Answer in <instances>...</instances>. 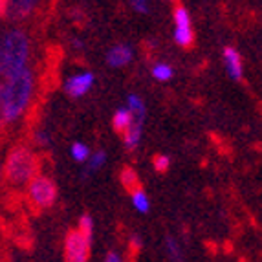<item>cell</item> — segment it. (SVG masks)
<instances>
[{
	"instance_id": "obj_19",
	"label": "cell",
	"mask_w": 262,
	"mask_h": 262,
	"mask_svg": "<svg viewBox=\"0 0 262 262\" xmlns=\"http://www.w3.org/2000/svg\"><path fill=\"white\" fill-rule=\"evenodd\" d=\"M165 249H167V255H169L172 260H182V258H184L182 248H180V244L172 238V236H167L165 238Z\"/></svg>"
},
{
	"instance_id": "obj_25",
	"label": "cell",
	"mask_w": 262,
	"mask_h": 262,
	"mask_svg": "<svg viewBox=\"0 0 262 262\" xmlns=\"http://www.w3.org/2000/svg\"><path fill=\"white\" fill-rule=\"evenodd\" d=\"M35 141L39 145H42V147H46V145L50 143V134H48V132H37V134H35Z\"/></svg>"
},
{
	"instance_id": "obj_8",
	"label": "cell",
	"mask_w": 262,
	"mask_h": 262,
	"mask_svg": "<svg viewBox=\"0 0 262 262\" xmlns=\"http://www.w3.org/2000/svg\"><path fill=\"white\" fill-rule=\"evenodd\" d=\"M40 0H6V11L11 20H22L37 8Z\"/></svg>"
},
{
	"instance_id": "obj_28",
	"label": "cell",
	"mask_w": 262,
	"mask_h": 262,
	"mask_svg": "<svg viewBox=\"0 0 262 262\" xmlns=\"http://www.w3.org/2000/svg\"><path fill=\"white\" fill-rule=\"evenodd\" d=\"M169 2H174V0H169Z\"/></svg>"
},
{
	"instance_id": "obj_7",
	"label": "cell",
	"mask_w": 262,
	"mask_h": 262,
	"mask_svg": "<svg viewBox=\"0 0 262 262\" xmlns=\"http://www.w3.org/2000/svg\"><path fill=\"white\" fill-rule=\"evenodd\" d=\"M94 83H96V75L92 72H81V74H74L64 81V92L70 97L77 99V97L86 96L92 90Z\"/></svg>"
},
{
	"instance_id": "obj_13",
	"label": "cell",
	"mask_w": 262,
	"mask_h": 262,
	"mask_svg": "<svg viewBox=\"0 0 262 262\" xmlns=\"http://www.w3.org/2000/svg\"><path fill=\"white\" fill-rule=\"evenodd\" d=\"M106 163V152L105 150H96L94 154H90L86 162H84V170H83V176L88 178V176L96 174L97 170Z\"/></svg>"
},
{
	"instance_id": "obj_17",
	"label": "cell",
	"mask_w": 262,
	"mask_h": 262,
	"mask_svg": "<svg viewBox=\"0 0 262 262\" xmlns=\"http://www.w3.org/2000/svg\"><path fill=\"white\" fill-rule=\"evenodd\" d=\"M119 180H121V185L127 189L128 192L134 191V189H138V187H141L140 178H138V172H136L134 169H130V167H125V169L121 170Z\"/></svg>"
},
{
	"instance_id": "obj_6",
	"label": "cell",
	"mask_w": 262,
	"mask_h": 262,
	"mask_svg": "<svg viewBox=\"0 0 262 262\" xmlns=\"http://www.w3.org/2000/svg\"><path fill=\"white\" fill-rule=\"evenodd\" d=\"M194 40L192 22L189 17V11L182 6L174 9V42L182 48H189Z\"/></svg>"
},
{
	"instance_id": "obj_16",
	"label": "cell",
	"mask_w": 262,
	"mask_h": 262,
	"mask_svg": "<svg viewBox=\"0 0 262 262\" xmlns=\"http://www.w3.org/2000/svg\"><path fill=\"white\" fill-rule=\"evenodd\" d=\"M150 75H152L156 81H160V83H165V81L172 79L174 70H172V66H170L169 62H156V64H152V68H150Z\"/></svg>"
},
{
	"instance_id": "obj_2",
	"label": "cell",
	"mask_w": 262,
	"mask_h": 262,
	"mask_svg": "<svg viewBox=\"0 0 262 262\" xmlns=\"http://www.w3.org/2000/svg\"><path fill=\"white\" fill-rule=\"evenodd\" d=\"M30 40L20 30H9L0 37V77L6 79L26 68Z\"/></svg>"
},
{
	"instance_id": "obj_24",
	"label": "cell",
	"mask_w": 262,
	"mask_h": 262,
	"mask_svg": "<svg viewBox=\"0 0 262 262\" xmlns=\"http://www.w3.org/2000/svg\"><path fill=\"white\" fill-rule=\"evenodd\" d=\"M128 248H130V253L132 255H138V253H140V251H141V238H140V236H138V235H132Z\"/></svg>"
},
{
	"instance_id": "obj_22",
	"label": "cell",
	"mask_w": 262,
	"mask_h": 262,
	"mask_svg": "<svg viewBox=\"0 0 262 262\" xmlns=\"http://www.w3.org/2000/svg\"><path fill=\"white\" fill-rule=\"evenodd\" d=\"M8 125V114H6V97H4V84L0 83V130Z\"/></svg>"
},
{
	"instance_id": "obj_18",
	"label": "cell",
	"mask_w": 262,
	"mask_h": 262,
	"mask_svg": "<svg viewBox=\"0 0 262 262\" xmlns=\"http://www.w3.org/2000/svg\"><path fill=\"white\" fill-rule=\"evenodd\" d=\"M70 156L77 163H84L90 158V149H88V145L81 143V141H75L70 147Z\"/></svg>"
},
{
	"instance_id": "obj_23",
	"label": "cell",
	"mask_w": 262,
	"mask_h": 262,
	"mask_svg": "<svg viewBox=\"0 0 262 262\" xmlns=\"http://www.w3.org/2000/svg\"><path fill=\"white\" fill-rule=\"evenodd\" d=\"M132 8L134 11L141 15H147L149 13V0H132Z\"/></svg>"
},
{
	"instance_id": "obj_3",
	"label": "cell",
	"mask_w": 262,
	"mask_h": 262,
	"mask_svg": "<svg viewBox=\"0 0 262 262\" xmlns=\"http://www.w3.org/2000/svg\"><path fill=\"white\" fill-rule=\"evenodd\" d=\"M37 170H39L37 154L28 149L26 145H17L9 150L4 163V176L11 185L15 187L28 185V182L37 174Z\"/></svg>"
},
{
	"instance_id": "obj_15",
	"label": "cell",
	"mask_w": 262,
	"mask_h": 262,
	"mask_svg": "<svg viewBox=\"0 0 262 262\" xmlns=\"http://www.w3.org/2000/svg\"><path fill=\"white\" fill-rule=\"evenodd\" d=\"M127 106L130 108L132 116H134L136 119H143L147 118V108H145V103L143 99H141L138 94H130V96L127 97Z\"/></svg>"
},
{
	"instance_id": "obj_20",
	"label": "cell",
	"mask_w": 262,
	"mask_h": 262,
	"mask_svg": "<svg viewBox=\"0 0 262 262\" xmlns=\"http://www.w3.org/2000/svg\"><path fill=\"white\" fill-rule=\"evenodd\" d=\"M79 229L84 233L86 236L92 238V233H94V220L90 214H83L81 219H79Z\"/></svg>"
},
{
	"instance_id": "obj_11",
	"label": "cell",
	"mask_w": 262,
	"mask_h": 262,
	"mask_svg": "<svg viewBox=\"0 0 262 262\" xmlns=\"http://www.w3.org/2000/svg\"><path fill=\"white\" fill-rule=\"evenodd\" d=\"M143 119H132L130 127L127 128V130L123 132V143H125V147H127L128 150H134L138 149V145H140L141 141V134H143Z\"/></svg>"
},
{
	"instance_id": "obj_21",
	"label": "cell",
	"mask_w": 262,
	"mask_h": 262,
	"mask_svg": "<svg viewBox=\"0 0 262 262\" xmlns=\"http://www.w3.org/2000/svg\"><path fill=\"white\" fill-rule=\"evenodd\" d=\"M152 163H154V169H156L158 172H165V170H169V167H170V158L165 156V154H158V156H154Z\"/></svg>"
},
{
	"instance_id": "obj_14",
	"label": "cell",
	"mask_w": 262,
	"mask_h": 262,
	"mask_svg": "<svg viewBox=\"0 0 262 262\" xmlns=\"http://www.w3.org/2000/svg\"><path fill=\"white\" fill-rule=\"evenodd\" d=\"M130 200H132V206H134V209L138 211V213L147 214L150 211V200H149V196H147V192L141 187L130 191Z\"/></svg>"
},
{
	"instance_id": "obj_4",
	"label": "cell",
	"mask_w": 262,
	"mask_h": 262,
	"mask_svg": "<svg viewBox=\"0 0 262 262\" xmlns=\"http://www.w3.org/2000/svg\"><path fill=\"white\" fill-rule=\"evenodd\" d=\"M28 200L39 209L52 207L53 202L57 200V185L48 176L35 174L28 182Z\"/></svg>"
},
{
	"instance_id": "obj_27",
	"label": "cell",
	"mask_w": 262,
	"mask_h": 262,
	"mask_svg": "<svg viewBox=\"0 0 262 262\" xmlns=\"http://www.w3.org/2000/svg\"><path fill=\"white\" fill-rule=\"evenodd\" d=\"M6 11V0H0V13H4Z\"/></svg>"
},
{
	"instance_id": "obj_5",
	"label": "cell",
	"mask_w": 262,
	"mask_h": 262,
	"mask_svg": "<svg viewBox=\"0 0 262 262\" xmlns=\"http://www.w3.org/2000/svg\"><path fill=\"white\" fill-rule=\"evenodd\" d=\"M92 238L84 235L81 229H72L64 238V257L70 262H84L90 257Z\"/></svg>"
},
{
	"instance_id": "obj_26",
	"label": "cell",
	"mask_w": 262,
	"mask_h": 262,
	"mask_svg": "<svg viewBox=\"0 0 262 262\" xmlns=\"http://www.w3.org/2000/svg\"><path fill=\"white\" fill-rule=\"evenodd\" d=\"M105 260L106 262H119V260H121V255H119V253H112V251H110V253L105 257Z\"/></svg>"
},
{
	"instance_id": "obj_10",
	"label": "cell",
	"mask_w": 262,
	"mask_h": 262,
	"mask_svg": "<svg viewBox=\"0 0 262 262\" xmlns=\"http://www.w3.org/2000/svg\"><path fill=\"white\" fill-rule=\"evenodd\" d=\"M224 66H226V72L229 74V77L238 81L242 79V72H244V64H242V57L238 53V50L233 48V46H227L222 53Z\"/></svg>"
},
{
	"instance_id": "obj_12",
	"label": "cell",
	"mask_w": 262,
	"mask_h": 262,
	"mask_svg": "<svg viewBox=\"0 0 262 262\" xmlns=\"http://www.w3.org/2000/svg\"><path fill=\"white\" fill-rule=\"evenodd\" d=\"M132 119H134V116H132V112H130L128 106H125V108H118L116 112H114V118H112L114 130L118 132V134H123V132L130 127Z\"/></svg>"
},
{
	"instance_id": "obj_1",
	"label": "cell",
	"mask_w": 262,
	"mask_h": 262,
	"mask_svg": "<svg viewBox=\"0 0 262 262\" xmlns=\"http://www.w3.org/2000/svg\"><path fill=\"white\" fill-rule=\"evenodd\" d=\"M4 97L8 123H13L26 112L33 96V72L30 68H22L17 74L4 79Z\"/></svg>"
},
{
	"instance_id": "obj_9",
	"label": "cell",
	"mask_w": 262,
	"mask_h": 262,
	"mask_svg": "<svg viewBox=\"0 0 262 262\" xmlns=\"http://www.w3.org/2000/svg\"><path fill=\"white\" fill-rule=\"evenodd\" d=\"M132 57H134V53H132L130 46H127V44H114L112 48L106 52V64L110 68H123V66L130 64Z\"/></svg>"
},
{
	"instance_id": "obj_29",
	"label": "cell",
	"mask_w": 262,
	"mask_h": 262,
	"mask_svg": "<svg viewBox=\"0 0 262 262\" xmlns=\"http://www.w3.org/2000/svg\"><path fill=\"white\" fill-rule=\"evenodd\" d=\"M0 170H2V167H0Z\"/></svg>"
}]
</instances>
